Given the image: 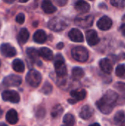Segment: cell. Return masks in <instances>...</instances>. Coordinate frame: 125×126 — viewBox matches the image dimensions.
Listing matches in <instances>:
<instances>
[{
  "label": "cell",
  "instance_id": "cell-27",
  "mask_svg": "<svg viewBox=\"0 0 125 126\" xmlns=\"http://www.w3.org/2000/svg\"><path fill=\"white\" fill-rule=\"evenodd\" d=\"M63 111V109L60 105H57L55 106L52 111V117H57L61 115V114Z\"/></svg>",
  "mask_w": 125,
  "mask_h": 126
},
{
  "label": "cell",
  "instance_id": "cell-10",
  "mask_svg": "<svg viewBox=\"0 0 125 126\" xmlns=\"http://www.w3.org/2000/svg\"><path fill=\"white\" fill-rule=\"evenodd\" d=\"M85 37L88 44L90 46H95L99 42V38L97 35V32L94 30H90L86 32Z\"/></svg>",
  "mask_w": 125,
  "mask_h": 126
},
{
  "label": "cell",
  "instance_id": "cell-36",
  "mask_svg": "<svg viewBox=\"0 0 125 126\" xmlns=\"http://www.w3.org/2000/svg\"><path fill=\"white\" fill-rule=\"evenodd\" d=\"M29 0H19V1L20 2H21V3H25V2H27Z\"/></svg>",
  "mask_w": 125,
  "mask_h": 126
},
{
  "label": "cell",
  "instance_id": "cell-20",
  "mask_svg": "<svg viewBox=\"0 0 125 126\" xmlns=\"http://www.w3.org/2000/svg\"><path fill=\"white\" fill-rule=\"evenodd\" d=\"M70 95L71 97L77 102L80 100H83L86 97V92L85 89L81 90H73L70 92Z\"/></svg>",
  "mask_w": 125,
  "mask_h": 126
},
{
  "label": "cell",
  "instance_id": "cell-39",
  "mask_svg": "<svg viewBox=\"0 0 125 126\" xmlns=\"http://www.w3.org/2000/svg\"><path fill=\"white\" fill-rule=\"evenodd\" d=\"M0 27H1V22H0Z\"/></svg>",
  "mask_w": 125,
  "mask_h": 126
},
{
  "label": "cell",
  "instance_id": "cell-19",
  "mask_svg": "<svg viewBox=\"0 0 125 126\" xmlns=\"http://www.w3.org/2000/svg\"><path fill=\"white\" fill-rule=\"evenodd\" d=\"M47 36L46 32L42 30H37L33 35V40L38 44H43L46 41Z\"/></svg>",
  "mask_w": 125,
  "mask_h": 126
},
{
  "label": "cell",
  "instance_id": "cell-11",
  "mask_svg": "<svg viewBox=\"0 0 125 126\" xmlns=\"http://www.w3.org/2000/svg\"><path fill=\"white\" fill-rule=\"evenodd\" d=\"M97 24L98 28L100 29L101 30H108L112 27L113 22L109 17L103 16L98 20Z\"/></svg>",
  "mask_w": 125,
  "mask_h": 126
},
{
  "label": "cell",
  "instance_id": "cell-4",
  "mask_svg": "<svg viewBox=\"0 0 125 126\" xmlns=\"http://www.w3.org/2000/svg\"><path fill=\"white\" fill-rule=\"evenodd\" d=\"M41 75L39 72L35 69L29 71L26 76L27 82L32 87H38L41 82Z\"/></svg>",
  "mask_w": 125,
  "mask_h": 126
},
{
  "label": "cell",
  "instance_id": "cell-8",
  "mask_svg": "<svg viewBox=\"0 0 125 126\" xmlns=\"http://www.w3.org/2000/svg\"><path fill=\"white\" fill-rule=\"evenodd\" d=\"M3 100L8 101L12 103H18L20 101V96L18 93L14 90H6L1 93Z\"/></svg>",
  "mask_w": 125,
  "mask_h": 126
},
{
  "label": "cell",
  "instance_id": "cell-5",
  "mask_svg": "<svg viewBox=\"0 0 125 126\" xmlns=\"http://www.w3.org/2000/svg\"><path fill=\"white\" fill-rule=\"evenodd\" d=\"M48 27L52 30L60 32L66 28L67 24L63 18L59 17H55L49 21Z\"/></svg>",
  "mask_w": 125,
  "mask_h": 126
},
{
  "label": "cell",
  "instance_id": "cell-26",
  "mask_svg": "<svg viewBox=\"0 0 125 126\" xmlns=\"http://www.w3.org/2000/svg\"><path fill=\"white\" fill-rule=\"evenodd\" d=\"M63 122L64 124H66V126H74L75 124V119L74 117L71 114H67L64 116Z\"/></svg>",
  "mask_w": 125,
  "mask_h": 126
},
{
  "label": "cell",
  "instance_id": "cell-1",
  "mask_svg": "<svg viewBox=\"0 0 125 126\" xmlns=\"http://www.w3.org/2000/svg\"><path fill=\"white\" fill-rule=\"evenodd\" d=\"M119 99V95L114 91H108L103 97L97 102V106L104 114H109L113 111Z\"/></svg>",
  "mask_w": 125,
  "mask_h": 126
},
{
  "label": "cell",
  "instance_id": "cell-16",
  "mask_svg": "<svg viewBox=\"0 0 125 126\" xmlns=\"http://www.w3.org/2000/svg\"><path fill=\"white\" fill-rule=\"evenodd\" d=\"M94 110L93 109L92 107L89 106H84L81 109V111L80 112V117L82 119L88 120L91 118L94 115Z\"/></svg>",
  "mask_w": 125,
  "mask_h": 126
},
{
  "label": "cell",
  "instance_id": "cell-35",
  "mask_svg": "<svg viewBox=\"0 0 125 126\" xmlns=\"http://www.w3.org/2000/svg\"><path fill=\"white\" fill-rule=\"evenodd\" d=\"M3 1L7 4H13L15 0H3Z\"/></svg>",
  "mask_w": 125,
  "mask_h": 126
},
{
  "label": "cell",
  "instance_id": "cell-29",
  "mask_svg": "<svg viewBox=\"0 0 125 126\" xmlns=\"http://www.w3.org/2000/svg\"><path fill=\"white\" fill-rule=\"evenodd\" d=\"M111 3L113 6L118 8H123L125 7V0H111Z\"/></svg>",
  "mask_w": 125,
  "mask_h": 126
},
{
  "label": "cell",
  "instance_id": "cell-28",
  "mask_svg": "<svg viewBox=\"0 0 125 126\" xmlns=\"http://www.w3.org/2000/svg\"><path fill=\"white\" fill-rule=\"evenodd\" d=\"M41 91L45 94H49L52 92V86L49 82H46L44 85L43 86Z\"/></svg>",
  "mask_w": 125,
  "mask_h": 126
},
{
  "label": "cell",
  "instance_id": "cell-17",
  "mask_svg": "<svg viewBox=\"0 0 125 126\" xmlns=\"http://www.w3.org/2000/svg\"><path fill=\"white\" fill-rule=\"evenodd\" d=\"M75 9L80 12V13H85L89 11L90 5L88 2L85 1L84 0H78L74 5Z\"/></svg>",
  "mask_w": 125,
  "mask_h": 126
},
{
  "label": "cell",
  "instance_id": "cell-32",
  "mask_svg": "<svg viewBox=\"0 0 125 126\" xmlns=\"http://www.w3.org/2000/svg\"><path fill=\"white\" fill-rule=\"evenodd\" d=\"M54 1L59 6H63V5H65L67 3V1H68V0H54Z\"/></svg>",
  "mask_w": 125,
  "mask_h": 126
},
{
  "label": "cell",
  "instance_id": "cell-18",
  "mask_svg": "<svg viewBox=\"0 0 125 126\" xmlns=\"http://www.w3.org/2000/svg\"><path fill=\"white\" fill-rule=\"evenodd\" d=\"M41 7L43 10L48 14L54 13L57 10V8L52 3L51 0H43L41 4Z\"/></svg>",
  "mask_w": 125,
  "mask_h": 126
},
{
  "label": "cell",
  "instance_id": "cell-15",
  "mask_svg": "<svg viewBox=\"0 0 125 126\" xmlns=\"http://www.w3.org/2000/svg\"><path fill=\"white\" fill-rule=\"evenodd\" d=\"M99 66L102 72L106 74H111L113 71V66L110 60L107 58H103L99 61Z\"/></svg>",
  "mask_w": 125,
  "mask_h": 126
},
{
  "label": "cell",
  "instance_id": "cell-40",
  "mask_svg": "<svg viewBox=\"0 0 125 126\" xmlns=\"http://www.w3.org/2000/svg\"><path fill=\"white\" fill-rule=\"evenodd\" d=\"M0 66H1V63H0Z\"/></svg>",
  "mask_w": 125,
  "mask_h": 126
},
{
  "label": "cell",
  "instance_id": "cell-25",
  "mask_svg": "<svg viewBox=\"0 0 125 126\" xmlns=\"http://www.w3.org/2000/svg\"><path fill=\"white\" fill-rule=\"evenodd\" d=\"M114 122L117 125H122L125 122V114L124 111H120L114 116Z\"/></svg>",
  "mask_w": 125,
  "mask_h": 126
},
{
  "label": "cell",
  "instance_id": "cell-30",
  "mask_svg": "<svg viewBox=\"0 0 125 126\" xmlns=\"http://www.w3.org/2000/svg\"><path fill=\"white\" fill-rule=\"evenodd\" d=\"M116 74L119 77H123L125 75V66L123 64H120L116 67Z\"/></svg>",
  "mask_w": 125,
  "mask_h": 126
},
{
  "label": "cell",
  "instance_id": "cell-14",
  "mask_svg": "<svg viewBox=\"0 0 125 126\" xmlns=\"http://www.w3.org/2000/svg\"><path fill=\"white\" fill-rule=\"evenodd\" d=\"M6 121L10 124V125H15L18 123V113L14 109H10L9 110L7 114H6Z\"/></svg>",
  "mask_w": 125,
  "mask_h": 126
},
{
  "label": "cell",
  "instance_id": "cell-7",
  "mask_svg": "<svg viewBox=\"0 0 125 126\" xmlns=\"http://www.w3.org/2000/svg\"><path fill=\"white\" fill-rule=\"evenodd\" d=\"M22 79L16 75H10L4 78L3 86L5 87H15L21 85Z\"/></svg>",
  "mask_w": 125,
  "mask_h": 126
},
{
  "label": "cell",
  "instance_id": "cell-38",
  "mask_svg": "<svg viewBox=\"0 0 125 126\" xmlns=\"http://www.w3.org/2000/svg\"><path fill=\"white\" fill-rule=\"evenodd\" d=\"M1 114H2V112H1V109H0V117L1 116Z\"/></svg>",
  "mask_w": 125,
  "mask_h": 126
},
{
  "label": "cell",
  "instance_id": "cell-13",
  "mask_svg": "<svg viewBox=\"0 0 125 126\" xmlns=\"http://www.w3.org/2000/svg\"><path fill=\"white\" fill-rule=\"evenodd\" d=\"M27 54L28 55V57L32 60V62L34 63H36L37 64H41V61L39 59V51L37 50L36 49L33 48V47H29V48H27Z\"/></svg>",
  "mask_w": 125,
  "mask_h": 126
},
{
  "label": "cell",
  "instance_id": "cell-23",
  "mask_svg": "<svg viewBox=\"0 0 125 126\" xmlns=\"http://www.w3.org/2000/svg\"><path fill=\"white\" fill-rule=\"evenodd\" d=\"M12 66L13 70L16 72H24L25 69L24 63L21 59H15L13 61Z\"/></svg>",
  "mask_w": 125,
  "mask_h": 126
},
{
  "label": "cell",
  "instance_id": "cell-3",
  "mask_svg": "<svg viewBox=\"0 0 125 126\" xmlns=\"http://www.w3.org/2000/svg\"><path fill=\"white\" fill-rule=\"evenodd\" d=\"M55 72L58 77H64L67 74L66 66L61 55L57 54L55 58Z\"/></svg>",
  "mask_w": 125,
  "mask_h": 126
},
{
  "label": "cell",
  "instance_id": "cell-33",
  "mask_svg": "<svg viewBox=\"0 0 125 126\" xmlns=\"http://www.w3.org/2000/svg\"><path fill=\"white\" fill-rule=\"evenodd\" d=\"M120 31L122 32V34L125 36V24H122V26L120 27Z\"/></svg>",
  "mask_w": 125,
  "mask_h": 126
},
{
  "label": "cell",
  "instance_id": "cell-2",
  "mask_svg": "<svg viewBox=\"0 0 125 126\" xmlns=\"http://www.w3.org/2000/svg\"><path fill=\"white\" fill-rule=\"evenodd\" d=\"M71 55L73 58L79 62H85L88 58V50L83 47H76L71 49Z\"/></svg>",
  "mask_w": 125,
  "mask_h": 126
},
{
  "label": "cell",
  "instance_id": "cell-37",
  "mask_svg": "<svg viewBox=\"0 0 125 126\" xmlns=\"http://www.w3.org/2000/svg\"><path fill=\"white\" fill-rule=\"evenodd\" d=\"M0 126H6V124H4V123H0Z\"/></svg>",
  "mask_w": 125,
  "mask_h": 126
},
{
  "label": "cell",
  "instance_id": "cell-31",
  "mask_svg": "<svg viewBox=\"0 0 125 126\" xmlns=\"http://www.w3.org/2000/svg\"><path fill=\"white\" fill-rule=\"evenodd\" d=\"M15 21L18 24H22L24 21H25V16L24 14L23 13H19L16 16V18H15Z\"/></svg>",
  "mask_w": 125,
  "mask_h": 126
},
{
  "label": "cell",
  "instance_id": "cell-24",
  "mask_svg": "<svg viewBox=\"0 0 125 126\" xmlns=\"http://www.w3.org/2000/svg\"><path fill=\"white\" fill-rule=\"evenodd\" d=\"M84 76V71L80 67H74L72 69V78L75 80H80Z\"/></svg>",
  "mask_w": 125,
  "mask_h": 126
},
{
  "label": "cell",
  "instance_id": "cell-34",
  "mask_svg": "<svg viewBox=\"0 0 125 126\" xmlns=\"http://www.w3.org/2000/svg\"><path fill=\"white\" fill-rule=\"evenodd\" d=\"M63 47H64V44H63V42L58 43V44H57V48L58 49H62Z\"/></svg>",
  "mask_w": 125,
  "mask_h": 126
},
{
  "label": "cell",
  "instance_id": "cell-6",
  "mask_svg": "<svg viewBox=\"0 0 125 126\" xmlns=\"http://www.w3.org/2000/svg\"><path fill=\"white\" fill-rule=\"evenodd\" d=\"M75 24L82 28L89 27L93 24L94 22V16L91 15L87 16H79L75 18Z\"/></svg>",
  "mask_w": 125,
  "mask_h": 126
},
{
  "label": "cell",
  "instance_id": "cell-22",
  "mask_svg": "<svg viewBox=\"0 0 125 126\" xmlns=\"http://www.w3.org/2000/svg\"><path fill=\"white\" fill-rule=\"evenodd\" d=\"M39 55L41 57H42L43 58H44L45 60H48V61H51L53 59V52L52 51L46 47H42L39 50Z\"/></svg>",
  "mask_w": 125,
  "mask_h": 126
},
{
  "label": "cell",
  "instance_id": "cell-12",
  "mask_svg": "<svg viewBox=\"0 0 125 126\" xmlns=\"http://www.w3.org/2000/svg\"><path fill=\"white\" fill-rule=\"evenodd\" d=\"M69 37L74 42H83L84 40L83 33L76 28H73L69 32Z\"/></svg>",
  "mask_w": 125,
  "mask_h": 126
},
{
  "label": "cell",
  "instance_id": "cell-21",
  "mask_svg": "<svg viewBox=\"0 0 125 126\" xmlns=\"http://www.w3.org/2000/svg\"><path fill=\"white\" fill-rule=\"evenodd\" d=\"M29 32L26 28H22L18 35V41L20 44H24L29 39Z\"/></svg>",
  "mask_w": 125,
  "mask_h": 126
},
{
  "label": "cell",
  "instance_id": "cell-9",
  "mask_svg": "<svg viewBox=\"0 0 125 126\" xmlns=\"http://www.w3.org/2000/svg\"><path fill=\"white\" fill-rule=\"evenodd\" d=\"M0 52L1 55L6 58L14 57L17 53L15 47H13L11 44H7V43L2 44L0 46Z\"/></svg>",
  "mask_w": 125,
  "mask_h": 126
}]
</instances>
